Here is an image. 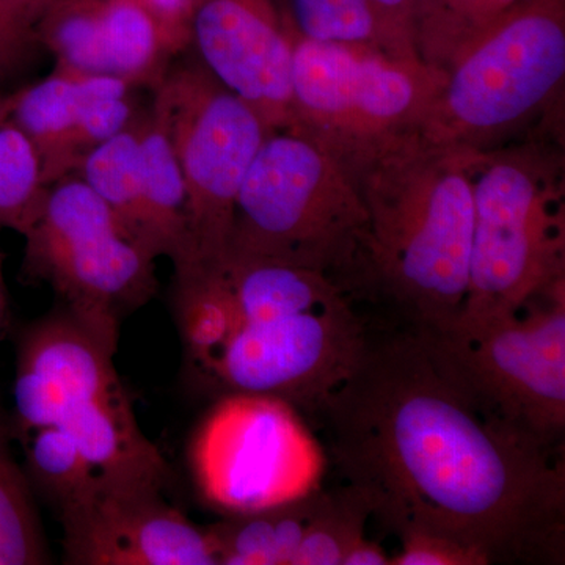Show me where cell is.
<instances>
[{"label":"cell","instance_id":"cell-1","mask_svg":"<svg viewBox=\"0 0 565 565\" xmlns=\"http://www.w3.org/2000/svg\"><path fill=\"white\" fill-rule=\"evenodd\" d=\"M319 412L349 486L396 534L438 535L487 564L563 559V463L481 411L418 327L367 341Z\"/></svg>","mask_w":565,"mask_h":565},{"label":"cell","instance_id":"cell-2","mask_svg":"<svg viewBox=\"0 0 565 565\" xmlns=\"http://www.w3.org/2000/svg\"><path fill=\"white\" fill-rule=\"evenodd\" d=\"M478 154L418 131L394 141L355 178L367 215L364 266L416 327L445 329L462 315Z\"/></svg>","mask_w":565,"mask_h":565},{"label":"cell","instance_id":"cell-3","mask_svg":"<svg viewBox=\"0 0 565 565\" xmlns=\"http://www.w3.org/2000/svg\"><path fill=\"white\" fill-rule=\"evenodd\" d=\"M563 162L539 143L479 152L468 294L457 321L519 313L565 277Z\"/></svg>","mask_w":565,"mask_h":565},{"label":"cell","instance_id":"cell-4","mask_svg":"<svg viewBox=\"0 0 565 565\" xmlns=\"http://www.w3.org/2000/svg\"><path fill=\"white\" fill-rule=\"evenodd\" d=\"M366 223L351 173L313 141L275 131L245 174L226 253L332 277L362 258Z\"/></svg>","mask_w":565,"mask_h":565},{"label":"cell","instance_id":"cell-5","mask_svg":"<svg viewBox=\"0 0 565 565\" xmlns=\"http://www.w3.org/2000/svg\"><path fill=\"white\" fill-rule=\"evenodd\" d=\"M565 77V0H520L444 70L422 132L494 150L556 98Z\"/></svg>","mask_w":565,"mask_h":565},{"label":"cell","instance_id":"cell-6","mask_svg":"<svg viewBox=\"0 0 565 565\" xmlns=\"http://www.w3.org/2000/svg\"><path fill=\"white\" fill-rule=\"evenodd\" d=\"M289 36L288 131L313 141L353 180L394 141L422 131L444 71L367 47Z\"/></svg>","mask_w":565,"mask_h":565},{"label":"cell","instance_id":"cell-7","mask_svg":"<svg viewBox=\"0 0 565 565\" xmlns=\"http://www.w3.org/2000/svg\"><path fill=\"white\" fill-rule=\"evenodd\" d=\"M418 329L481 411L552 451L565 427L564 281L515 315Z\"/></svg>","mask_w":565,"mask_h":565},{"label":"cell","instance_id":"cell-8","mask_svg":"<svg viewBox=\"0 0 565 565\" xmlns=\"http://www.w3.org/2000/svg\"><path fill=\"white\" fill-rule=\"evenodd\" d=\"M24 270L114 348L121 316L154 292V256L82 178L55 182L24 230Z\"/></svg>","mask_w":565,"mask_h":565},{"label":"cell","instance_id":"cell-9","mask_svg":"<svg viewBox=\"0 0 565 565\" xmlns=\"http://www.w3.org/2000/svg\"><path fill=\"white\" fill-rule=\"evenodd\" d=\"M152 117L172 143L188 200V256L174 270L218 262L228 248L245 174L274 131L203 63L162 76Z\"/></svg>","mask_w":565,"mask_h":565},{"label":"cell","instance_id":"cell-10","mask_svg":"<svg viewBox=\"0 0 565 565\" xmlns=\"http://www.w3.org/2000/svg\"><path fill=\"white\" fill-rule=\"evenodd\" d=\"M200 494L223 515L252 514L321 489L326 456L299 411L278 397H218L193 434Z\"/></svg>","mask_w":565,"mask_h":565},{"label":"cell","instance_id":"cell-11","mask_svg":"<svg viewBox=\"0 0 565 565\" xmlns=\"http://www.w3.org/2000/svg\"><path fill=\"white\" fill-rule=\"evenodd\" d=\"M370 338L345 299L234 326L221 348L192 363L218 396L262 394L319 412Z\"/></svg>","mask_w":565,"mask_h":565},{"label":"cell","instance_id":"cell-12","mask_svg":"<svg viewBox=\"0 0 565 565\" xmlns=\"http://www.w3.org/2000/svg\"><path fill=\"white\" fill-rule=\"evenodd\" d=\"M163 482L96 473L61 514L65 559L76 565H218L206 527L162 497Z\"/></svg>","mask_w":565,"mask_h":565},{"label":"cell","instance_id":"cell-13","mask_svg":"<svg viewBox=\"0 0 565 565\" xmlns=\"http://www.w3.org/2000/svg\"><path fill=\"white\" fill-rule=\"evenodd\" d=\"M191 43L204 68L250 104L270 131H288L292 43L277 0H195Z\"/></svg>","mask_w":565,"mask_h":565},{"label":"cell","instance_id":"cell-14","mask_svg":"<svg viewBox=\"0 0 565 565\" xmlns=\"http://www.w3.org/2000/svg\"><path fill=\"white\" fill-rule=\"evenodd\" d=\"M115 353L117 348L70 311L32 326L22 338L14 379L20 433L52 426L71 401L121 384L114 366Z\"/></svg>","mask_w":565,"mask_h":565},{"label":"cell","instance_id":"cell-15","mask_svg":"<svg viewBox=\"0 0 565 565\" xmlns=\"http://www.w3.org/2000/svg\"><path fill=\"white\" fill-rule=\"evenodd\" d=\"M131 85L111 74H88L55 66L54 73L24 90L13 93L10 121L35 148L46 188L82 104L92 96L128 95Z\"/></svg>","mask_w":565,"mask_h":565},{"label":"cell","instance_id":"cell-16","mask_svg":"<svg viewBox=\"0 0 565 565\" xmlns=\"http://www.w3.org/2000/svg\"><path fill=\"white\" fill-rule=\"evenodd\" d=\"M321 500L319 489L266 511L225 515L207 526L218 565H291Z\"/></svg>","mask_w":565,"mask_h":565},{"label":"cell","instance_id":"cell-17","mask_svg":"<svg viewBox=\"0 0 565 565\" xmlns=\"http://www.w3.org/2000/svg\"><path fill=\"white\" fill-rule=\"evenodd\" d=\"M148 241L156 258L167 256L174 269L188 256V200L184 181L169 136L154 117L137 122Z\"/></svg>","mask_w":565,"mask_h":565},{"label":"cell","instance_id":"cell-18","mask_svg":"<svg viewBox=\"0 0 565 565\" xmlns=\"http://www.w3.org/2000/svg\"><path fill=\"white\" fill-rule=\"evenodd\" d=\"M282 22L297 39L315 43L367 47L419 61L415 44L394 31L367 0H277Z\"/></svg>","mask_w":565,"mask_h":565},{"label":"cell","instance_id":"cell-19","mask_svg":"<svg viewBox=\"0 0 565 565\" xmlns=\"http://www.w3.org/2000/svg\"><path fill=\"white\" fill-rule=\"evenodd\" d=\"M77 170L79 178L114 211L126 232L152 255L145 214L143 163L137 122L132 121L88 152Z\"/></svg>","mask_w":565,"mask_h":565},{"label":"cell","instance_id":"cell-20","mask_svg":"<svg viewBox=\"0 0 565 565\" xmlns=\"http://www.w3.org/2000/svg\"><path fill=\"white\" fill-rule=\"evenodd\" d=\"M520 0H416L415 47L419 61L446 70L457 55Z\"/></svg>","mask_w":565,"mask_h":565},{"label":"cell","instance_id":"cell-21","mask_svg":"<svg viewBox=\"0 0 565 565\" xmlns=\"http://www.w3.org/2000/svg\"><path fill=\"white\" fill-rule=\"evenodd\" d=\"M103 32L110 74L131 87L158 85L170 54L158 22L140 0H103Z\"/></svg>","mask_w":565,"mask_h":565},{"label":"cell","instance_id":"cell-22","mask_svg":"<svg viewBox=\"0 0 565 565\" xmlns=\"http://www.w3.org/2000/svg\"><path fill=\"white\" fill-rule=\"evenodd\" d=\"M22 448L28 463V479L58 515L87 494L96 470L85 459L68 434L55 426L22 430Z\"/></svg>","mask_w":565,"mask_h":565},{"label":"cell","instance_id":"cell-23","mask_svg":"<svg viewBox=\"0 0 565 565\" xmlns=\"http://www.w3.org/2000/svg\"><path fill=\"white\" fill-rule=\"evenodd\" d=\"M35 33L61 68L110 74L104 50L103 0H55L36 21Z\"/></svg>","mask_w":565,"mask_h":565},{"label":"cell","instance_id":"cell-24","mask_svg":"<svg viewBox=\"0 0 565 565\" xmlns=\"http://www.w3.org/2000/svg\"><path fill=\"white\" fill-rule=\"evenodd\" d=\"M46 563V544L31 486L14 460L10 433L0 418V565Z\"/></svg>","mask_w":565,"mask_h":565},{"label":"cell","instance_id":"cell-25","mask_svg":"<svg viewBox=\"0 0 565 565\" xmlns=\"http://www.w3.org/2000/svg\"><path fill=\"white\" fill-rule=\"evenodd\" d=\"M35 148L13 121L0 125V228L31 225L47 192Z\"/></svg>","mask_w":565,"mask_h":565},{"label":"cell","instance_id":"cell-26","mask_svg":"<svg viewBox=\"0 0 565 565\" xmlns=\"http://www.w3.org/2000/svg\"><path fill=\"white\" fill-rule=\"evenodd\" d=\"M371 505L359 490L323 493L311 525L297 548L291 565H343L344 556L364 537Z\"/></svg>","mask_w":565,"mask_h":565},{"label":"cell","instance_id":"cell-27","mask_svg":"<svg viewBox=\"0 0 565 565\" xmlns=\"http://www.w3.org/2000/svg\"><path fill=\"white\" fill-rule=\"evenodd\" d=\"M131 122L132 106L128 95H102L85 99L63 145L54 184L76 172L88 152L117 136Z\"/></svg>","mask_w":565,"mask_h":565},{"label":"cell","instance_id":"cell-28","mask_svg":"<svg viewBox=\"0 0 565 565\" xmlns=\"http://www.w3.org/2000/svg\"><path fill=\"white\" fill-rule=\"evenodd\" d=\"M399 537L403 546L392 557V565H487L473 550L438 535L408 533Z\"/></svg>","mask_w":565,"mask_h":565},{"label":"cell","instance_id":"cell-29","mask_svg":"<svg viewBox=\"0 0 565 565\" xmlns=\"http://www.w3.org/2000/svg\"><path fill=\"white\" fill-rule=\"evenodd\" d=\"M36 41L35 28L0 0V74L24 65Z\"/></svg>","mask_w":565,"mask_h":565},{"label":"cell","instance_id":"cell-30","mask_svg":"<svg viewBox=\"0 0 565 565\" xmlns=\"http://www.w3.org/2000/svg\"><path fill=\"white\" fill-rule=\"evenodd\" d=\"M159 24L170 57L191 44V21L195 0H140Z\"/></svg>","mask_w":565,"mask_h":565},{"label":"cell","instance_id":"cell-31","mask_svg":"<svg viewBox=\"0 0 565 565\" xmlns=\"http://www.w3.org/2000/svg\"><path fill=\"white\" fill-rule=\"evenodd\" d=\"M367 2L392 25L394 31L415 44L414 21L416 0H367Z\"/></svg>","mask_w":565,"mask_h":565},{"label":"cell","instance_id":"cell-32","mask_svg":"<svg viewBox=\"0 0 565 565\" xmlns=\"http://www.w3.org/2000/svg\"><path fill=\"white\" fill-rule=\"evenodd\" d=\"M343 565H392V557L386 555L384 546L363 537L349 550Z\"/></svg>","mask_w":565,"mask_h":565},{"label":"cell","instance_id":"cell-33","mask_svg":"<svg viewBox=\"0 0 565 565\" xmlns=\"http://www.w3.org/2000/svg\"><path fill=\"white\" fill-rule=\"evenodd\" d=\"M2 2L35 28L41 14L50 9L51 3H54L55 0H2Z\"/></svg>","mask_w":565,"mask_h":565},{"label":"cell","instance_id":"cell-34","mask_svg":"<svg viewBox=\"0 0 565 565\" xmlns=\"http://www.w3.org/2000/svg\"><path fill=\"white\" fill-rule=\"evenodd\" d=\"M11 107H13V95H0V125L10 120Z\"/></svg>","mask_w":565,"mask_h":565},{"label":"cell","instance_id":"cell-35","mask_svg":"<svg viewBox=\"0 0 565 565\" xmlns=\"http://www.w3.org/2000/svg\"><path fill=\"white\" fill-rule=\"evenodd\" d=\"M6 313V282H3L2 253H0V326Z\"/></svg>","mask_w":565,"mask_h":565}]
</instances>
